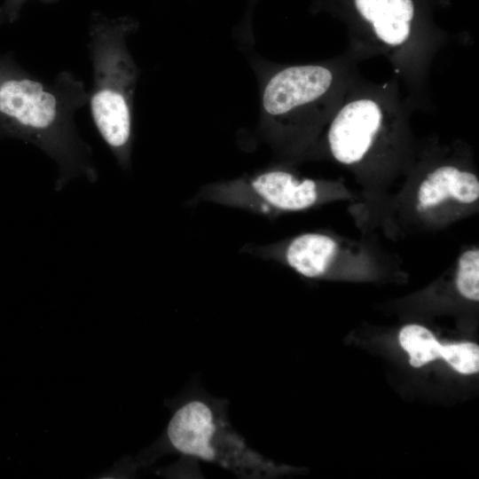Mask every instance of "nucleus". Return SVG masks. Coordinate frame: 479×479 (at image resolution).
<instances>
[{
  "label": "nucleus",
  "mask_w": 479,
  "mask_h": 479,
  "mask_svg": "<svg viewBox=\"0 0 479 479\" xmlns=\"http://www.w3.org/2000/svg\"><path fill=\"white\" fill-rule=\"evenodd\" d=\"M88 102L83 82L72 73L41 80L12 53H0V138L32 144L55 161L58 189L78 177H97L91 148L75 122L76 112Z\"/></svg>",
  "instance_id": "1"
},
{
  "label": "nucleus",
  "mask_w": 479,
  "mask_h": 479,
  "mask_svg": "<svg viewBox=\"0 0 479 479\" xmlns=\"http://www.w3.org/2000/svg\"><path fill=\"white\" fill-rule=\"evenodd\" d=\"M393 75L377 83L360 75L349 88L307 158H327L364 178L407 171L418 145L414 111Z\"/></svg>",
  "instance_id": "2"
},
{
  "label": "nucleus",
  "mask_w": 479,
  "mask_h": 479,
  "mask_svg": "<svg viewBox=\"0 0 479 479\" xmlns=\"http://www.w3.org/2000/svg\"><path fill=\"white\" fill-rule=\"evenodd\" d=\"M314 7L343 21L349 55L358 62L384 57L414 111H434L430 70L448 37L428 0H315Z\"/></svg>",
  "instance_id": "3"
},
{
  "label": "nucleus",
  "mask_w": 479,
  "mask_h": 479,
  "mask_svg": "<svg viewBox=\"0 0 479 479\" xmlns=\"http://www.w3.org/2000/svg\"><path fill=\"white\" fill-rule=\"evenodd\" d=\"M346 51L310 63H268L260 87L259 130L289 160L307 158L350 85L361 75Z\"/></svg>",
  "instance_id": "4"
},
{
  "label": "nucleus",
  "mask_w": 479,
  "mask_h": 479,
  "mask_svg": "<svg viewBox=\"0 0 479 479\" xmlns=\"http://www.w3.org/2000/svg\"><path fill=\"white\" fill-rule=\"evenodd\" d=\"M136 27L132 22L95 26L88 40L92 66L88 102L91 117L123 170L131 167L134 98L140 75L128 47Z\"/></svg>",
  "instance_id": "5"
},
{
  "label": "nucleus",
  "mask_w": 479,
  "mask_h": 479,
  "mask_svg": "<svg viewBox=\"0 0 479 479\" xmlns=\"http://www.w3.org/2000/svg\"><path fill=\"white\" fill-rule=\"evenodd\" d=\"M163 449L216 464L243 478L261 479L274 465L249 447L233 430L225 404L208 397H189L173 412Z\"/></svg>",
  "instance_id": "6"
},
{
  "label": "nucleus",
  "mask_w": 479,
  "mask_h": 479,
  "mask_svg": "<svg viewBox=\"0 0 479 479\" xmlns=\"http://www.w3.org/2000/svg\"><path fill=\"white\" fill-rule=\"evenodd\" d=\"M335 184L302 177L288 165L203 185L191 202H209L275 216L310 209L333 199Z\"/></svg>",
  "instance_id": "7"
},
{
  "label": "nucleus",
  "mask_w": 479,
  "mask_h": 479,
  "mask_svg": "<svg viewBox=\"0 0 479 479\" xmlns=\"http://www.w3.org/2000/svg\"><path fill=\"white\" fill-rule=\"evenodd\" d=\"M399 342L410 356V364L420 367L441 357L442 344L427 328L419 325H408L399 333Z\"/></svg>",
  "instance_id": "8"
},
{
  "label": "nucleus",
  "mask_w": 479,
  "mask_h": 479,
  "mask_svg": "<svg viewBox=\"0 0 479 479\" xmlns=\"http://www.w3.org/2000/svg\"><path fill=\"white\" fill-rule=\"evenodd\" d=\"M456 286L465 298L479 300V249L472 247L464 251L457 261Z\"/></svg>",
  "instance_id": "9"
},
{
  "label": "nucleus",
  "mask_w": 479,
  "mask_h": 479,
  "mask_svg": "<svg viewBox=\"0 0 479 479\" xmlns=\"http://www.w3.org/2000/svg\"><path fill=\"white\" fill-rule=\"evenodd\" d=\"M441 357L456 371L470 374L479 370V347L472 342L442 345Z\"/></svg>",
  "instance_id": "10"
},
{
  "label": "nucleus",
  "mask_w": 479,
  "mask_h": 479,
  "mask_svg": "<svg viewBox=\"0 0 479 479\" xmlns=\"http://www.w3.org/2000/svg\"><path fill=\"white\" fill-rule=\"evenodd\" d=\"M258 0H247L246 12L240 23L238 34L246 43L253 42L252 16Z\"/></svg>",
  "instance_id": "11"
}]
</instances>
